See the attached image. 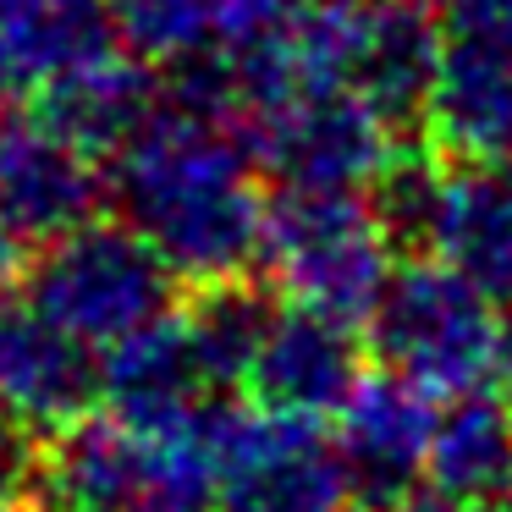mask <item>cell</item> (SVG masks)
<instances>
[{"instance_id":"obj_1","label":"cell","mask_w":512,"mask_h":512,"mask_svg":"<svg viewBox=\"0 0 512 512\" xmlns=\"http://www.w3.org/2000/svg\"><path fill=\"white\" fill-rule=\"evenodd\" d=\"M111 204L177 281L232 287L265 248L270 199L243 127L177 94L111 155Z\"/></svg>"},{"instance_id":"obj_2","label":"cell","mask_w":512,"mask_h":512,"mask_svg":"<svg viewBox=\"0 0 512 512\" xmlns=\"http://www.w3.org/2000/svg\"><path fill=\"white\" fill-rule=\"evenodd\" d=\"M369 336L380 364L435 402L512 391V303L490 298L441 259H413L391 276Z\"/></svg>"},{"instance_id":"obj_3","label":"cell","mask_w":512,"mask_h":512,"mask_svg":"<svg viewBox=\"0 0 512 512\" xmlns=\"http://www.w3.org/2000/svg\"><path fill=\"white\" fill-rule=\"evenodd\" d=\"M265 259L281 298L325 320H375L391 276V221L347 188H281L265 215Z\"/></svg>"},{"instance_id":"obj_4","label":"cell","mask_w":512,"mask_h":512,"mask_svg":"<svg viewBox=\"0 0 512 512\" xmlns=\"http://www.w3.org/2000/svg\"><path fill=\"white\" fill-rule=\"evenodd\" d=\"M23 298L105 358L177 309V276L127 221H89L39 248Z\"/></svg>"},{"instance_id":"obj_5","label":"cell","mask_w":512,"mask_h":512,"mask_svg":"<svg viewBox=\"0 0 512 512\" xmlns=\"http://www.w3.org/2000/svg\"><path fill=\"white\" fill-rule=\"evenodd\" d=\"M259 171L281 188H347L397 171V127L369 100L325 83H276L237 111Z\"/></svg>"},{"instance_id":"obj_6","label":"cell","mask_w":512,"mask_h":512,"mask_svg":"<svg viewBox=\"0 0 512 512\" xmlns=\"http://www.w3.org/2000/svg\"><path fill=\"white\" fill-rule=\"evenodd\" d=\"M386 221L419 237L446 270L512 303V155L441 171L397 166L386 177Z\"/></svg>"},{"instance_id":"obj_7","label":"cell","mask_w":512,"mask_h":512,"mask_svg":"<svg viewBox=\"0 0 512 512\" xmlns=\"http://www.w3.org/2000/svg\"><path fill=\"white\" fill-rule=\"evenodd\" d=\"M435 144L457 160L512 155V0H435Z\"/></svg>"},{"instance_id":"obj_8","label":"cell","mask_w":512,"mask_h":512,"mask_svg":"<svg viewBox=\"0 0 512 512\" xmlns=\"http://www.w3.org/2000/svg\"><path fill=\"white\" fill-rule=\"evenodd\" d=\"M221 512H358L342 452L320 419L221 413Z\"/></svg>"},{"instance_id":"obj_9","label":"cell","mask_w":512,"mask_h":512,"mask_svg":"<svg viewBox=\"0 0 512 512\" xmlns=\"http://www.w3.org/2000/svg\"><path fill=\"white\" fill-rule=\"evenodd\" d=\"M105 193L111 166L72 133H61L39 105L0 116V243L39 254L78 226L100 221L94 210Z\"/></svg>"},{"instance_id":"obj_10","label":"cell","mask_w":512,"mask_h":512,"mask_svg":"<svg viewBox=\"0 0 512 512\" xmlns=\"http://www.w3.org/2000/svg\"><path fill=\"white\" fill-rule=\"evenodd\" d=\"M94 402H105L100 353L28 298L0 303V424L56 441L89 419Z\"/></svg>"},{"instance_id":"obj_11","label":"cell","mask_w":512,"mask_h":512,"mask_svg":"<svg viewBox=\"0 0 512 512\" xmlns=\"http://www.w3.org/2000/svg\"><path fill=\"white\" fill-rule=\"evenodd\" d=\"M435 424H441V408L413 380L391 375V369L358 380V391L342 402L331 430L358 512H380L424 485Z\"/></svg>"},{"instance_id":"obj_12","label":"cell","mask_w":512,"mask_h":512,"mask_svg":"<svg viewBox=\"0 0 512 512\" xmlns=\"http://www.w3.org/2000/svg\"><path fill=\"white\" fill-rule=\"evenodd\" d=\"M105 369V408L127 424H166L188 413L221 408V391H232L199 309H171L166 320L144 325L122 347L100 358Z\"/></svg>"},{"instance_id":"obj_13","label":"cell","mask_w":512,"mask_h":512,"mask_svg":"<svg viewBox=\"0 0 512 512\" xmlns=\"http://www.w3.org/2000/svg\"><path fill=\"white\" fill-rule=\"evenodd\" d=\"M358 342L353 325L325 320L314 309L281 303L270 309L259 331L254 364H248V397L254 408L270 413H298V419H336L342 402L358 391Z\"/></svg>"},{"instance_id":"obj_14","label":"cell","mask_w":512,"mask_h":512,"mask_svg":"<svg viewBox=\"0 0 512 512\" xmlns=\"http://www.w3.org/2000/svg\"><path fill=\"white\" fill-rule=\"evenodd\" d=\"M111 45V0H0V94L39 100Z\"/></svg>"},{"instance_id":"obj_15","label":"cell","mask_w":512,"mask_h":512,"mask_svg":"<svg viewBox=\"0 0 512 512\" xmlns=\"http://www.w3.org/2000/svg\"><path fill=\"white\" fill-rule=\"evenodd\" d=\"M441 496L463 512L512 507V402L507 397H457L441 408L430 446V474Z\"/></svg>"},{"instance_id":"obj_16","label":"cell","mask_w":512,"mask_h":512,"mask_svg":"<svg viewBox=\"0 0 512 512\" xmlns=\"http://www.w3.org/2000/svg\"><path fill=\"white\" fill-rule=\"evenodd\" d=\"M34 105L61 127V133H72L83 149H94V155L111 166L116 149L149 122L160 94H155V83H149L144 61L127 56L122 45H111L105 56H94V61H83L78 72H67V78L50 94H39Z\"/></svg>"},{"instance_id":"obj_17","label":"cell","mask_w":512,"mask_h":512,"mask_svg":"<svg viewBox=\"0 0 512 512\" xmlns=\"http://www.w3.org/2000/svg\"><path fill=\"white\" fill-rule=\"evenodd\" d=\"M215 12H221V0H111V28L116 45L144 67L188 72L210 61Z\"/></svg>"},{"instance_id":"obj_18","label":"cell","mask_w":512,"mask_h":512,"mask_svg":"<svg viewBox=\"0 0 512 512\" xmlns=\"http://www.w3.org/2000/svg\"><path fill=\"white\" fill-rule=\"evenodd\" d=\"M0 512H39V463H28L23 435L0 424Z\"/></svg>"},{"instance_id":"obj_19","label":"cell","mask_w":512,"mask_h":512,"mask_svg":"<svg viewBox=\"0 0 512 512\" xmlns=\"http://www.w3.org/2000/svg\"><path fill=\"white\" fill-rule=\"evenodd\" d=\"M380 512H463L452 496H441L435 485H419V490H408L402 501H391V507H380Z\"/></svg>"},{"instance_id":"obj_20","label":"cell","mask_w":512,"mask_h":512,"mask_svg":"<svg viewBox=\"0 0 512 512\" xmlns=\"http://www.w3.org/2000/svg\"><path fill=\"white\" fill-rule=\"evenodd\" d=\"M501 512H512V507H501Z\"/></svg>"}]
</instances>
